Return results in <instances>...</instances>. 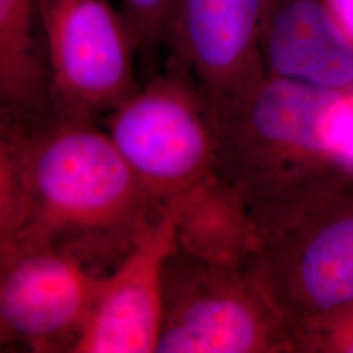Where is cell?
I'll return each mask as SVG.
<instances>
[{"mask_svg": "<svg viewBox=\"0 0 353 353\" xmlns=\"http://www.w3.org/2000/svg\"><path fill=\"white\" fill-rule=\"evenodd\" d=\"M101 275L38 241L0 240V344L74 353Z\"/></svg>", "mask_w": 353, "mask_h": 353, "instance_id": "obj_7", "label": "cell"}, {"mask_svg": "<svg viewBox=\"0 0 353 353\" xmlns=\"http://www.w3.org/2000/svg\"><path fill=\"white\" fill-rule=\"evenodd\" d=\"M157 353H296L290 325L254 265L176 248L166 261Z\"/></svg>", "mask_w": 353, "mask_h": 353, "instance_id": "obj_4", "label": "cell"}, {"mask_svg": "<svg viewBox=\"0 0 353 353\" xmlns=\"http://www.w3.org/2000/svg\"><path fill=\"white\" fill-rule=\"evenodd\" d=\"M100 123L173 219L181 249L221 261L252 256L255 230L228 182L217 117L185 64L168 55L163 71Z\"/></svg>", "mask_w": 353, "mask_h": 353, "instance_id": "obj_2", "label": "cell"}, {"mask_svg": "<svg viewBox=\"0 0 353 353\" xmlns=\"http://www.w3.org/2000/svg\"><path fill=\"white\" fill-rule=\"evenodd\" d=\"M294 343L296 353H353V305L299 328Z\"/></svg>", "mask_w": 353, "mask_h": 353, "instance_id": "obj_13", "label": "cell"}, {"mask_svg": "<svg viewBox=\"0 0 353 353\" xmlns=\"http://www.w3.org/2000/svg\"><path fill=\"white\" fill-rule=\"evenodd\" d=\"M51 108L100 122L139 90V42L112 0H39Z\"/></svg>", "mask_w": 353, "mask_h": 353, "instance_id": "obj_6", "label": "cell"}, {"mask_svg": "<svg viewBox=\"0 0 353 353\" xmlns=\"http://www.w3.org/2000/svg\"><path fill=\"white\" fill-rule=\"evenodd\" d=\"M252 259L293 339L299 328L353 305L352 172L255 228Z\"/></svg>", "mask_w": 353, "mask_h": 353, "instance_id": "obj_5", "label": "cell"}, {"mask_svg": "<svg viewBox=\"0 0 353 353\" xmlns=\"http://www.w3.org/2000/svg\"><path fill=\"white\" fill-rule=\"evenodd\" d=\"M347 94L267 75L219 119L224 172L252 227L352 172L335 138Z\"/></svg>", "mask_w": 353, "mask_h": 353, "instance_id": "obj_3", "label": "cell"}, {"mask_svg": "<svg viewBox=\"0 0 353 353\" xmlns=\"http://www.w3.org/2000/svg\"><path fill=\"white\" fill-rule=\"evenodd\" d=\"M334 19L353 43V0H326Z\"/></svg>", "mask_w": 353, "mask_h": 353, "instance_id": "obj_14", "label": "cell"}, {"mask_svg": "<svg viewBox=\"0 0 353 353\" xmlns=\"http://www.w3.org/2000/svg\"><path fill=\"white\" fill-rule=\"evenodd\" d=\"M261 49L267 75L353 93V43L326 0H267Z\"/></svg>", "mask_w": 353, "mask_h": 353, "instance_id": "obj_10", "label": "cell"}, {"mask_svg": "<svg viewBox=\"0 0 353 353\" xmlns=\"http://www.w3.org/2000/svg\"><path fill=\"white\" fill-rule=\"evenodd\" d=\"M176 3L178 0H118L144 57L152 58L165 49Z\"/></svg>", "mask_w": 353, "mask_h": 353, "instance_id": "obj_12", "label": "cell"}, {"mask_svg": "<svg viewBox=\"0 0 353 353\" xmlns=\"http://www.w3.org/2000/svg\"><path fill=\"white\" fill-rule=\"evenodd\" d=\"M267 0H178L165 49L190 70L217 119L267 74L262 28Z\"/></svg>", "mask_w": 353, "mask_h": 353, "instance_id": "obj_8", "label": "cell"}, {"mask_svg": "<svg viewBox=\"0 0 353 353\" xmlns=\"http://www.w3.org/2000/svg\"><path fill=\"white\" fill-rule=\"evenodd\" d=\"M164 212L100 122L0 108V240L46 243L102 276Z\"/></svg>", "mask_w": 353, "mask_h": 353, "instance_id": "obj_1", "label": "cell"}, {"mask_svg": "<svg viewBox=\"0 0 353 353\" xmlns=\"http://www.w3.org/2000/svg\"><path fill=\"white\" fill-rule=\"evenodd\" d=\"M0 108H51L39 0H0Z\"/></svg>", "mask_w": 353, "mask_h": 353, "instance_id": "obj_11", "label": "cell"}, {"mask_svg": "<svg viewBox=\"0 0 353 353\" xmlns=\"http://www.w3.org/2000/svg\"><path fill=\"white\" fill-rule=\"evenodd\" d=\"M178 248L164 212L113 270L102 275L74 353H156L166 261Z\"/></svg>", "mask_w": 353, "mask_h": 353, "instance_id": "obj_9", "label": "cell"}]
</instances>
